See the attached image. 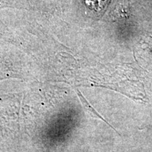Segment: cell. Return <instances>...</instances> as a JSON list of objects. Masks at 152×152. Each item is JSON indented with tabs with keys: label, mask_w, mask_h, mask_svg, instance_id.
Returning a JSON list of instances; mask_svg holds the SVG:
<instances>
[{
	"label": "cell",
	"mask_w": 152,
	"mask_h": 152,
	"mask_svg": "<svg viewBox=\"0 0 152 152\" xmlns=\"http://www.w3.org/2000/svg\"><path fill=\"white\" fill-rule=\"evenodd\" d=\"M75 92H76V93H77V96H79V98H80V101H81L82 104H83V106H85V108H86V109H87V110H88V111H90V112H91V113H92V114H94V115H95V116L98 117V118H99L102 119V121H104V122H105V123H106V124H108V125H109V126H110V127H111V128H113V129H114V128H113V127H112V126H111V125H110V124H109V123H108V122H107V121H106V120H105V119H104V118H102V116H101V115H99V113H97V112H96V111H95V109H94V108H93V107H92V106H91V105H90V104L88 103V102H87V101L86 100V99H85V98L84 97V96H83V95L81 94V92H80V91H79L78 90H75Z\"/></svg>",
	"instance_id": "obj_1"
}]
</instances>
